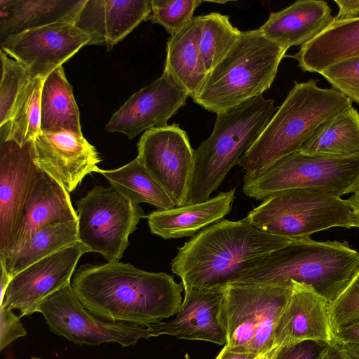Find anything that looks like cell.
<instances>
[{
    "label": "cell",
    "instance_id": "obj_25",
    "mask_svg": "<svg viewBox=\"0 0 359 359\" xmlns=\"http://www.w3.org/2000/svg\"><path fill=\"white\" fill-rule=\"evenodd\" d=\"M359 55V16L334 21L290 57L304 72L320 74L330 65Z\"/></svg>",
    "mask_w": 359,
    "mask_h": 359
},
{
    "label": "cell",
    "instance_id": "obj_1",
    "mask_svg": "<svg viewBox=\"0 0 359 359\" xmlns=\"http://www.w3.org/2000/svg\"><path fill=\"white\" fill-rule=\"evenodd\" d=\"M71 285L83 306L107 322L147 327L173 316L182 302L183 286L172 276L118 262L82 265Z\"/></svg>",
    "mask_w": 359,
    "mask_h": 359
},
{
    "label": "cell",
    "instance_id": "obj_32",
    "mask_svg": "<svg viewBox=\"0 0 359 359\" xmlns=\"http://www.w3.org/2000/svg\"><path fill=\"white\" fill-rule=\"evenodd\" d=\"M200 52L209 73L236 42L241 32L233 27L228 15L210 13L202 15Z\"/></svg>",
    "mask_w": 359,
    "mask_h": 359
},
{
    "label": "cell",
    "instance_id": "obj_30",
    "mask_svg": "<svg viewBox=\"0 0 359 359\" xmlns=\"http://www.w3.org/2000/svg\"><path fill=\"white\" fill-rule=\"evenodd\" d=\"M78 241V221L50 224L36 232L0 265L12 278L29 265Z\"/></svg>",
    "mask_w": 359,
    "mask_h": 359
},
{
    "label": "cell",
    "instance_id": "obj_39",
    "mask_svg": "<svg viewBox=\"0 0 359 359\" xmlns=\"http://www.w3.org/2000/svg\"><path fill=\"white\" fill-rule=\"evenodd\" d=\"M339 8L334 21L350 20L359 15V0H334Z\"/></svg>",
    "mask_w": 359,
    "mask_h": 359
},
{
    "label": "cell",
    "instance_id": "obj_34",
    "mask_svg": "<svg viewBox=\"0 0 359 359\" xmlns=\"http://www.w3.org/2000/svg\"><path fill=\"white\" fill-rule=\"evenodd\" d=\"M200 0H151L149 20L163 26L170 36L180 32L194 18Z\"/></svg>",
    "mask_w": 359,
    "mask_h": 359
},
{
    "label": "cell",
    "instance_id": "obj_9",
    "mask_svg": "<svg viewBox=\"0 0 359 359\" xmlns=\"http://www.w3.org/2000/svg\"><path fill=\"white\" fill-rule=\"evenodd\" d=\"M243 191L264 201L289 189H304L339 196L354 193L359 186V155L348 157L289 154L255 176L245 175Z\"/></svg>",
    "mask_w": 359,
    "mask_h": 359
},
{
    "label": "cell",
    "instance_id": "obj_18",
    "mask_svg": "<svg viewBox=\"0 0 359 359\" xmlns=\"http://www.w3.org/2000/svg\"><path fill=\"white\" fill-rule=\"evenodd\" d=\"M226 287L184 290V297L175 317L157 321L147 327L151 337L170 335L225 345L226 337L220 320Z\"/></svg>",
    "mask_w": 359,
    "mask_h": 359
},
{
    "label": "cell",
    "instance_id": "obj_28",
    "mask_svg": "<svg viewBox=\"0 0 359 359\" xmlns=\"http://www.w3.org/2000/svg\"><path fill=\"white\" fill-rule=\"evenodd\" d=\"M311 156L359 155V113L350 107L322 124L299 151Z\"/></svg>",
    "mask_w": 359,
    "mask_h": 359
},
{
    "label": "cell",
    "instance_id": "obj_2",
    "mask_svg": "<svg viewBox=\"0 0 359 359\" xmlns=\"http://www.w3.org/2000/svg\"><path fill=\"white\" fill-rule=\"evenodd\" d=\"M292 241L255 227L247 217L223 219L179 248L171 270L181 278L184 290L226 287Z\"/></svg>",
    "mask_w": 359,
    "mask_h": 359
},
{
    "label": "cell",
    "instance_id": "obj_14",
    "mask_svg": "<svg viewBox=\"0 0 359 359\" xmlns=\"http://www.w3.org/2000/svg\"><path fill=\"white\" fill-rule=\"evenodd\" d=\"M89 42L74 22H60L11 36L1 42V50L22 65L31 79L44 80Z\"/></svg>",
    "mask_w": 359,
    "mask_h": 359
},
{
    "label": "cell",
    "instance_id": "obj_22",
    "mask_svg": "<svg viewBox=\"0 0 359 359\" xmlns=\"http://www.w3.org/2000/svg\"><path fill=\"white\" fill-rule=\"evenodd\" d=\"M72 221H78V215L71 203L69 193L39 168L27 198L24 219L11 257L40 229L50 224Z\"/></svg>",
    "mask_w": 359,
    "mask_h": 359
},
{
    "label": "cell",
    "instance_id": "obj_37",
    "mask_svg": "<svg viewBox=\"0 0 359 359\" xmlns=\"http://www.w3.org/2000/svg\"><path fill=\"white\" fill-rule=\"evenodd\" d=\"M27 332L11 309L0 307V350L2 351L18 338L26 336Z\"/></svg>",
    "mask_w": 359,
    "mask_h": 359
},
{
    "label": "cell",
    "instance_id": "obj_27",
    "mask_svg": "<svg viewBox=\"0 0 359 359\" xmlns=\"http://www.w3.org/2000/svg\"><path fill=\"white\" fill-rule=\"evenodd\" d=\"M40 131L82 135L79 108L62 66L53 70L43 81Z\"/></svg>",
    "mask_w": 359,
    "mask_h": 359
},
{
    "label": "cell",
    "instance_id": "obj_47",
    "mask_svg": "<svg viewBox=\"0 0 359 359\" xmlns=\"http://www.w3.org/2000/svg\"><path fill=\"white\" fill-rule=\"evenodd\" d=\"M354 195L359 196V186L357 190L353 193Z\"/></svg>",
    "mask_w": 359,
    "mask_h": 359
},
{
    "label": "cell",
    "instance_id": "obj_33",
    "mask_svg": "<svg viewBox=\"0 0 359 359\" xmlns=\"http://www.w3.org/2000/svg\"><path fill=\"white\" fill-rule=\"evenodd\" d=\"M1 53L0 126L8 122L19 94L30 79L27 69L3 50Z\"/></svg>",
    "mask_w": 359,
    "mask_h": 359
},
{
    "label": "cell",
    "instance_id": "obj_17",
    "mask_svg": "<svg viewBox=\"0 0 359 359\" xmlns=\"http://www.w3.org/2000/svg\"><path fill=\"white\" fill-rule=\"evenodd\" d=\"M37 166L69 193L88 174L97 172L98 153L83 135L40 131L34 140Z\"/></svg>",
    "mask_w": 359,
    "mask_h": 359
},
{
    "label": "cell",
    "instance_id": "obj_12",
    "mask_svg": "<svg viewBox=\"0 0 359 359\" xmlns=\"http://www.w3.org/2000/svg\"><path fill=\"white\" fill-rule=\"evenodd\" d=\"M39 168L34 140L23 145L0 140V263L13 253Z\"/></svg>",
    "mask_w": 359,
    "mask_h": 359
},
{
    "label": "cell",
    "instance_id": "obj_46",
    "mask_svg": "<svg viewBox=\"0 0 359 359\" xmlns=\"http://www.w3.org/2000/svg\"><path fill=\"white\" fill-rule=\"evenodd\" d=\"M348 200L351 201L352 205L354 206L355 210L359 214V196L353 194Z\"/></svg>",
    "mask_w": 359,
    "mask_h": 359
},
{
    "label": "cell",
    "instance_id": "obj_19",
    "mask_svg": "<svg viewBox=\"0 0 359 359\" xmlns=\"http://www.w3.org/2000/svg\"><path fill=\"white\" fill-rule=\"evenodd\" d=\"M291 282L292 292L278 320L273 346L283 347L304 341L332 342L330 302L311 286Z\"/></svg>",
    "mask_w": 359,
    "mask_h": 359
},
{
    "label": "cell",
    "instance_id": "obj_23",
    "mask_svg": "<svg viewBox=\"0 0 359 359\" xmlns=\"http://www.w3.org/2000/svg\"><path fill=\"white\" fill-rule=\"evenodd\" d=\"M235 191L233 188L203 202L155 210L146 217L150 231L165 240L192 237L230 212Z\"/></svg>",
    "mask_w": 359,
    "mask_h": 359
},
{
    "label": "cell",
    "instance_id": "obj_36",
    "mask_svg": "<svg viewBox=\"0 0 359 359\" xmlns=\"http://www.w3.org/2000/svg\"><path fill=\"white\" fill-rule=\"evenodd\" d=\"M330 316L334 333L359 323V273L345 291L330 303Z\"/></svg>",
    "mask_w": 359,
    "mask_h": 359
},
{
    "label": "cell",
    "instance_id": "obj_15",
    "mask_svg": "<svg viewBox=\"0 0 359 359\" xmlns=\"http://www.w3.org/2000/svg\"><path fill=\"white\" fill-rule=\"evenodd\" d=\"M90 250L78 241L29 265L15 275L1 306L20 311V317L38 312L41 302L71 283L80 257Z\"/></svg>",
    "mask_w": 359,
    "mask_h": 359
},
{
    "label": "cell",
    "instance_id": "obj_48",
    "mask_svg": "<svg viewBox=\"0 0 359 359\" xmlns=\"http://www.w3.org/2000/svg\"><path fill=\"white\" fill-rule=\"evenodd\" d=\"M29 359H41V358H38V357H31Z\"/></svg>",
    "mask_w": 359,
    "mask_h": 359
},
{
    "label": "cell",
    "instance_id": "obj_10",
    "mask_svg": "<svg viewBox=\"0 0 359 359\" xmlns=\"http://www.w3.org/2000/svg\"><path fill=\"white\" fill-rule=\"evenodd\" d=\"M76 205L79 241L107 262L120 260L129 245V236L147 217L138 204L112 187L95 186Z\"/></svg>",
    "mask_w": 359,
    "mask_h": 359
},
{
    "label": "cell",
    "instance_id": "obj_7",
    "mask_svg": "<svg viewBox=\"0 0 359 359\" xmlns=\"http://www.w3.org/2000/svg\"><path fill=\"white\" fill-rule=\"evenodd\" d=\"M246 217L255 227L290 240L308 238L332 227L359 228V214L348 199L304 189L274 194Z\"/></svg>",
    "mask_w": 359,
    "mask_h": 359
},
{
    "label": "cell",
    "instance_id": "obj_4",
    "mask_svg": "<svg viewBox=\"0 0 359 359\" xmlns=\"http://www.w3.org/2000/svg\"><path fill=\"white\" fill-rule=\"evenodd\" d=\"M359 273V252L347 242L294 240L272 252L234 283L291 284L311 286L330 303Z\"/></svg>",
    "mask_w": 359,
    "mask_h": 359
},
{
    "label": "cell",
    "instance_id": "obj_41",
    "mask_svg": "<svg viewBox=\"0 0 359 359\" xmlns=\"http://www.w3.org/2000/svg\"><path fill=\"white\" fill-rule=\"evenodd\" d=\"M320 359H350L334 340L327 344L324 348Z\"/></svg>",
    "mask_w": 359,
    "mask_h": 359
},
{
    "label": "cell",
    "instance_id": "obj_11",
    "mask_svg": "<svg viewBox=\"0 0 359 359\" xmlns=\"http://www.w3.org/2000/svg\"><path fill=\"white\" fill-rule=\"evenodd\" d=\"M38 312L52 332L76 344L116 343L128 347L151 337L147 327L107 322L95 316L78 299L71 283L43 299Z\"/></svg>",
    "mask_w": 359,
    "mask_h": 359
},
{
    "label": "cell",
    "instance_id": "obj_26",
    "mask_svg": "<svg viewBox=\"0 0 359 359\" xmlns=\"http://www.w3.org/2000/svg\"><path fill=\"white\" fill-rule=\"evenodd\" d=\"M202 15L196 16L167 42L164 72L169 74L194 99L208 72L200 52Z\"/></svg>",
    "mask_w": 359,
    "mask_h": 359
},
{
    "label": "cell",
    "instance_id": "obj_43",
    "mask_svg": "<svg viewBox=\"0 0 359 359\" xmlns=\"http://www.w3.org/2000/svg\"><path fill=\"white\" fill-rule=\"evenodd\" d=\"M342 351L350 359H359V342L358 343H339L336 341Z\"/></svg>",
    "mask_w": 359,
    "mask_h": 359
},
{
    "label": "cell",
    "instance_id": "obj_24",
    "mask_svg": "<svg viewBox=\"0 0 359 359\" xmlns=\"http://www.w3.org/2000/svg\"><path fill=\"white\" fill-rule=\"evenodd\" d=\"M86 0H0V41L56 22H74Z\"/></svg>",
    "mask_w": 359,
    "mask_h": 359
},
{
    "label": "cell",
    "instance_id": "obj_31",
    "mask_svg": "<svg viewBox=\"0 0 359 359\" xmlns=\"http://www.w3.org/2000/svg\"><path fill=\"white\" fill-rule=\"evenodd\" d=\"M43 79H29L22 88L10 121L0 126V140L11 138L23 145L40 132L41 94Z\"/></svg>",
    "mask_w": 359,
    "mask_h": 359
},
{
    "label": "cell",
    "instance_id": "obj_20",
    "mask_svg": "<svg viewBox=\"0 0 359 359\" xmlns=\"http://www.w3.org/2000/svg\"><path fill=\"white\" fill-rule=\"evenodd\" d=\"M151 11V0H86L74 24L89 36V45H106L109 50L149 20Z\"/></svg>",
    "mask_w": 359,
    "mask_h": 359
},
{
    "label": "cell",
    "instance_id": "obj_40",
    "mask_svg": "<svg viewBox=\"0 0 359 359\" xmlns=\"http://www.w3.org/2000/svg\"><path fill=\"white\" fill-rule=\"evenodd\" d=\"M334 341L339 343H358L359 323L339 329L334 334Z\"/></svg>",
    "mask_w": 359,
    "mask_h": 359
},
{
    "label": "cell",
    "instance_id": "obj_5",
    "mask_svg": "<svg viewBox=\"0 0 359 359\" xmlns=\"http://www.w3.org/2000/svg\"><path fill=\"white\" fill-rule=\"evenodd\" d=\"M276 110L262 95L217 114L213 130L194 151L185 205L208 201L257 140Z\"/></svg>",
    "mask_w": 359,
    "mask_h": 359
},
{
    "label": "cell",
    "instance_id": "obj_38",
    "mask_svg": "<svg viewBox=\"0 0 359 359\" xmlns=\"http://www.w3.org/2000/svg\"><path fill=\"white\" fill-rule=\"evenodd\" d=\"M327 344L304 341L280 347L273 359H320Z\"/></svg>",
    "mask_w": 359,
    "mask_h": 359
},
{
    "label": "cell",
    "instance_id": "obj_13",
    "mask_svg": "<svg viewBox=\"0 0 359 359\" xmlns=\"http://www.w3.org/2000/svg\"><path fill=\"white\" fill-rule=\"evenodd\" d=\"M137 156L167 191L176 207L185 205L194 167V151L187 133L173 123L146 130Z\"/></svg>",
    "mask_w": 359,
    "mask_h": 359
},
{
    "label": "cell",
    "instance_id": "obj_16",
    "mask_svg": "<svg viewBox=\"0 0 359 359\" xmlns=\"http://www.w3.org/2000/svg\"><path fill=\"white\" fill-rule=\"evenodd\" d=\"M188 97L187 90L163 71L161 76L129 97L112 115L105 130L133 139L144 130L165 126Z\"/></svg>",
    "mask_w": 359,
    "mask_h": 359
},
{
    "label": "cell",
    "instance_id": "obj_6",
    "mask_svg": "<svg viewBox=\"0 0 359 359\" xmlns=\"http://www.w3.org/2000/svg\"><path fill=\"white\" fill-rule=\"evenodd\" d=\"M287 50L259 29L241 32L226 55L208 73L193 101L216 114L262 95L276 76Z\"/></svg>",
    "mask_w": 359,
    "mask_h": 359
},
{
    "label": "cell",
    "instance_id": "obj_35",
    "mask_svg": "<svg viewBox=\"0 0 359 359\" xmlns=\"http://www.w3.org/2000/svg\"><path fill=\"white\" fill-rule=\"evenodd\" d=\"M320 74L332 88L359 104V55L334 63Z\"/></svg>",
    "mask_w": 359,
    "mask_h": 359
},
{
    "label": "cell",
    "instance_id": "obj_44",
    "mask_svg": "<svg viewBox=\"0 0 359 359\" xmlns=\"http://www.w3.org/2000/svg\"><path fill=\"white\" fill-rule=\"evenodd\" d=\"M1 268V278H0V292H1V298H0V304L3 302L4 297L6 291V289L8 286V284L11 280V278L8 276L6 271L4 268L3 266L0 265Z\"/></svg>",
    "mask_w": 359,
    "mask_h": 359
},
{
    "label": "cell",
    "instance_id": "obj_3",
    "mask_svg": "<svg viewBox=\"0 0 359 359\" xmlns=\"http://www.w3.org/2000/svg\"><path fill=\"white\" fill-rule=\"evenodd\" d=\"M318 80L297 83L238 165L255 176L280 158L297 152L318 128L352 106V101L334 88H321Z\"/></svg>",
    "mask_w": 359,
    "mask_h": 359
},
{
    "label": "cell",
    "instance_id": "obj_45",
    "mask_svg": "<svg viewBox=\"0 0 359 359\" xmlns=\"http://www.w3.org/2000/svg\"><path fill=\"white\" fill-rule=\"evenodd\" d=\"M280 347L273 346L257 355L255 359H273Z\"/></svg>",
    "mask_w": 359,
    "mask_h": 359
},
{
    "label": "cell",
    "instance_id": "obj_42",
    "mask_svg": "<svg viewBox=\"0 0 359 359\" xmlns=\"http://www.w3.org/2000/svg\"><path fill=\"white\" fill-rule=\"evenodd\" d=\"M257 355L254 353L234 352L223 347L215 359H255Z\"/></svg>",
    "mask_w": 359,
    "mask_h": 359
},
{
    "label": "cell",
    "instance_id": "obj_29",
    "mask_svg": "<svg viewBox=\"0 0 359 359\" xmlns=\"http://www.w3.org/2000/svg\"><path fill=\"white\" fill-rule=\"evenodd\" d=\"M97 172L102 174L108 180L111 187L135 204L149 203L159 210L176 207L170 194L137 157L119 168H99Z\"/></svg>",
    "mask_w": 359,
    "mask_h": 359
},
{
    "label": "cell",
    "instance_id": "obj_21",
    "mask_svg": "<svg viewBox=\"0 0 359 359\" xmlns=\"http://www.w3.org/2000/svg\"><path fill=\"white\" fill-rule=\"evenodd\" d=\"M334 22L328 4L321 0H298L271 13L259 29L269 41L287 50L311 41Z\"/></svg>",
    "mask_w": 359,
    "mask_h": 359
},
{
    "label": "cell",
    "instance_id": "obj_8",
    "mask_svg": "<svg viewBox=\"0 0 359 359\" xmlns=\"http://www.w3.org/2000/svg\"><path fill=\"white\" fill-rule=\"evenodd\" d=\"M292 289V282L226 286L220 313L226 337L224 347L258 355L273 346L276 326Z\"/></svg>",
    "mask_w": 359,
    "mask_h": 359
}]
</instances>
